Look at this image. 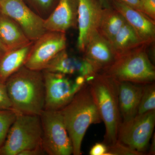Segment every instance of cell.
<instances>
[{
  "label": "cell",
  "mask_w": 155,
  "mask_h": 155,
  "mask_svg": "<svg viewBox=\"0 0 155 155\" xmlns=\"http://www.w3.org/2000/svg\"><path fill=\"white\" fill-rule=\"evenodd\" d=\"M12 109L17 113L40 115L44 110L45 87L42 71L23 66L6 81Z\"/></svg>",
  "instance_id": "obj_1"
},
{
  "label": "cell",
  "mask_w": 155,
  "mask_h": 155,
  "mask_svg": "<svg viewBox=\"0 0 155 155\" xmlns=\"http://www.w3.org/2000/svg\"><path fill=\"white\" fill-rule=\"evenodd\" d=\"M60 111L72 141L73 154L81 155L87 130L92 124L102 121L88 84H85Z\"/></svg>",
  "instance_id": "obj_2"
},
{
  "label": "cell",
  "mask_w": 155,
  "mask_h": 155,
  "mask_svg": "<svg viewBox=\"0 0 155 155\" xmlns=\"http://www.w3.org/2000/svg\"><path fill=\"white\" fill-rule=\"evenodd\" d=\"M104 123V143L107 145L117 141L119 125L122 122L116 81L102 73H98L87 81Z\"/></svg>",
  "instance_id": "obj_3"
},
{
  "label": "cell",
  "mask_w": 155,
  "mask_h": 155,
  "mask_svg": "<svg viewBox=\"0 0 155 155\" xmlns=\"http://www.w3.org/2000/svg\"><path fill=\"white\" fill-rule=\"evenodd\" d=\"M146 45L124 53L102 73L118 81L145 85L153 83L155 68L147 52Z\"/></svg>",
  "instance_id": "obj_4"
},
{
  "label": "cell",
  "mask_w": 155,
  "mask_h": 155,
  "mask_svg": "<svg viewBox=\"0 0 155 155\" xmlns=\"http://www.w3.org/2000/svg\"><path fill=\"white\" fill-rule=\"evenodd\" d=\"M42 135L39 115L17 113L5 140L0 148V155H19L25 150L41 147Z\"/></svg>",
  "instance_id": "obj_5"
},
{
  "label": "cell",
  "mask_w": 155,
  "mask_h": 155,
  "mask_svg": "<svg viewBox=\"0 0 155 155\" xmlns=\"http://www.w3.org/2000/svg\"><path fill=\"white\" fill-rule=\"evenodd\" d=\"M45 87L44 110H60L67 105L86 83V78L43 70Z\"/></svg>",
  "instance_id": "obj_6"
},
{
  "label": "cell",
  "mask_w": 155,
  "mask_h": 155,
  "mask_svg": "<svg viewBox=\"0 0 155 155\" xmlns=\"http://www.w3.org/2000/svg\"><path fill=\"white\" fill-rule=\"evenodd\" d=\"M42 135L41 147L49 155H70L73 154L71 139L60 110H44L39 115Z\"/></svg>",
  "instance_id": "obj_7"
},
{
  "label": "cell",
  "mask_w": 155,
  "mask_h": 155,
  "mask_svg": "<svg viewBox=\"0 0 155 155\" xmlns=\"http://www.w3.org/2000/svg\"><path fill=\"white\" fill-rule=\"evenodd\" d=\"M155 125V110L137 114L132 119L121 122L117 140L143 155L148 147Z\"/></svg>",
  "instance_id": "obj_8"
},
{
  "label": "cell",
  "mask_w": 155,
  "mask_h": 155,
  "mask_svg": "<svg viewBox=\"0 0 155 155\" xmlns=\"http://www.w3.org/2000/svg\"><path fill=\"white\" fill-rule=\"evenodd\" d=\"M0 11L16 22L31 41H35L47 31L45 19L28 8L24 0H2Z\"/></svg>",
  "instance_id": "obj_9"
},
{
  "label": "cell",
  "mask_w": 155,
  "mask_h": 155,
  "mask_svg": "<svg viewBox=\"0 0 155 155\" xmlns=\"http://www.w3.org/2000/svg\"><path fill=\"white\" fill-rule=\"evenodd\" d=\"M66 33L47 31L35 41L24 66L28 69L43 71L59 53L66 49Z\"/></svg>",
  "instance_id": "obj_10"
},
{
  "label": "cell",
  "mask_w": 155,
  "mask_h": 155,
  "mask_svg": "<svg viewBox=\"0 0 155 155\" xmlns=\"http://www.w3.org/2000/svg\"><path fill=\"white\" fill-rule=\"evenodd\" d=\"M78 1L77 47L83 53L90 39L97 31L104 8L99 0Z\"/></svg>",
  "instance_id": "obj_11"
},
{
  "label": "cell",
  "mask_w": 155,
  "mask_h": 155,
  "mask_svg": "<svg viewBox=\"0 0 155 155\" xmlns=\"http://www.w3.org/2000/svg\"><path fill=\"white\" fill-rule=\"evenodd\" d=\"M110 2L112 8L125 18L143 45L148 46L154 42L155 20L143 12L127 5L120 0H110Z\"/></svg>",
  "instance_id": "obj_12"
},
{
  "label": "cell",
  "mask_w": 155,
  "mask_h": 155,
  "mask_svg": "<svg viewBox=\"0 0 155 155\" xmlns=\"http://www.w3.org/2000/svg\"><path fill=\"white\" fill-rule=\"evenodd\" d=\"M83 53L84 58L93 66L98 73L109 68L117 57L111 43L98 31L90 39Z\"/></svg>",
  "instance_id": "obj_13"
},
{
  "label": "cell",
  "mask_w": 155,
  "mask_h": 155,
  "mask_svg": "<svg viewBox=\"0 0 155 155\" xmlns=\"http://www.w3.org/2000/svg\"><path fill=\"white\" fill-rule=\"evenodd\" d=\"M44 70L65 75H81L87 79L98 72L84 57L70 55L66 49L58 54Z\"/></svg>",
  "instance_id": "obj_14"
},
{
  "label": "cell",
  "mask_w": 155,
  "mask_h": 155,
  "mask_svg": "<svg viewBox=\"0 0 155 155\" xmlns=\"http://www.w3.org/2000/svg\"><path fill=\"white\" fill-rule=\"evenodd\" d=\"M78 0H58L54 8L45 19L47 31L66 33L77 27Z\"/></svg>",
  "instance_id": "obj_15"
},
{
  "label": "cell",
  "mask_w": 155,
  "mask_h": 155,
  "mask_svg": "<svg viewBox=\"0 0 155 155\" xmlns=\"http://www.w3.org/2000/svg\"><path fill=\"white\" fill-rule=\"evenodd\" d=\"M118 101L122 122L132 119L137 111L144 85L118 81Z\"/></svg>",
  "instance_id": "obj_16"
},
{
  "label": "cell",
  "mask_w": 155,
  "mask_h": 155,
  "mask_svg": "<svg viewBox=\"0 0 155 155\" xmlns=\"http://www.w3.org/2000/svg\"><path fill=\"white\" fill-rule=\"evenodd\" d=\"M34 41L18 48L8 51L0 58V82L5 83L11 75L25 65Z\"/></svg>",
  "instance_id": "obj_17"
},
{
  "label": "cell",
  "mask_w": 155,
  "mask_h": 155,
  "mask_svg": "<svg viewBox=\"0 0 155 155\" xmlns=\"http://www.w3.org/2000/svg\"><path fill=\"white\" fill-rule=\"evenodd\" d=\"M0 39L8 51L22 47L31 41L16 22L1 13Z\"/></svg>",
  "instance_id": "obj_18"
},
{
  "label": "cell",
  "mask_w": 155,
  "mask_h": 155,
  "mask_svg": "<svg viewBox=\"0 0 155 155\" xmlns=\"http://www.w3.org/2000/svg\"><path fill=\"white\" fill-rule=\"evenodd\" d=\"M126 22L123 16L114 8H104L97 31L110 42Z\"/></svg>",
  "instance_id": "obj_19"
},
{
  "label": "cell",
  "mask_w": 155,
  "mask_h": 155,
  "mask_svg": "<svg viewBox=\"0 0 155 155\" xmlns=\"http://www.w3.org/2000/svg\"><path fill=\"white\" fill-rule=\"evenodd\" d=\"M110 43L117 57L143 45L135 31L127 22Z\"/></svg>",
  "instance_id": "obj_20"
},
{
  "label": "cell",
  "mask_w": 155,
  "mask_h": 155,
  "mask_svg": "<svg viewBox=\"0 0 155 155\" xmlns=\"http://www.w3.org/2000/svg\"><path fill=\"white\" fill-rule=\"evenodd\" d=\"M155 110V85L151 83L145 84L137 114Z\"/></svg>",
  "instance_id": "obj_21"
},
{
  "label": "cell",
  "mask_w": 155,
  "mask_h": 155,
  "mask_svg": "<svg viewBox=\"0 0 155 155\" xmlns=\"http://www.w3.org/2000/svg\"><path fill=\"white\" fill-rule=\"evenodd\" d=\"M17 116L13 110H0V148L4 144Z\"/></svg>",
  "instance_id": "obj_22"
},
{
  "label": "cell",
  "mask_w": 155,
  "mask_h": 155,
  "mask_svg": "<svg viewBox=\"0 0 155 155\" xmlns=\"http://www.w3.org/2000/svg\"><path fill=\"white\" fill-rule=\"evenodd\" d=\"M39 15L46 18L56 7L58 0H26Z\"/></svg>",
  "instance_id": "obj_23"
},
{
  "label": "cell",
  "mask_w": 155,
  "mask_h": 155,
  "mask_svg": "<svg viewBox=\"0 0 155 155\" xmlns=\"http://www.w3.org/2000/svg\"><path fill=\"white\" fill-rule=\"evenodd\" d=\"M107 150L105 155H142L129 147L125 145L120 142L117 141L114 144L107 145Z\"/></svg>",
  "instance_id": "obj_24"
},
{
  "label": "cell",
  "mask_w": 155,
  "mask_h": 155,
  "mask_svg": "<svg viewBox=\"0 0 155 155\" xmlns=\"http://www.w3.org/2000/svg\"><path fill=\"white\" fill-rule=\"evenodd\" d=\"M0 110H13L7 93L5 84L1 82H0Z\"/></svg>",
  "instance_id": "obj_25"
},
{
  "label": "cell",
  "mask_w": 155,
  "mask_h": 155,
  "mask_svg": "<svg viewBox=\"0 0 155 155\" xmlns=\"http://www.w3.org/2000/svg\"><path fill=\"white\" fill-rule=\"evenodd\" d=\"M142 11L151 19H155V0H140Z\"/></svg>",
  "instance_id": "obj_26"
},
{
  "label": "cell",
  "mask_w": 155,
  "mask_h": 155,
  "mask_svg": "<svg viewBox=\"0 0 155 155\" xmlns=\"http://www.w3.org/2000/svg\"><path fill=\"white\" fill-rule=\"evenodd\" d=\"M107 150V146L104 143H97L91 149L90 155H105Z\"/></svg>",
  "instance_id": "obj_27"
},
{
  "label": "cell",
  "mask_w": 155,
  "mask_h": 155,
  "mask_svg": "<svg viewBox=\"0 0 155 155\" xmlns=\"http://www.w3.org/2000/svg\"><path fill=\"white\" fill-rule=\"evenodd\" d=\"M45 154L42 147H39L23 151L19 153V155H41Z\"/></svg>",
  "instance_id": "obj_28"
},
{
  "label": "cell",
  "mask_w": 155,
  "mask_h": 155,
  "mask_svg": "<svg viewBox=\"0 0 155 155\" xmlns=\"http://www.w3.org/2000/svg\"><path fill=\"white\" fill-rule=\"evenodd\" d=\"M120 1L126 4L127 5L142 12L140 0H120Z\"/></svg>",
  "instance_id": "obj_29"
},
{
  "label": "cell",
  "mask_w": 155,
  "mask_h": 155,
  "mask_svg": "<svg viewBox=\"0 0 155 155\" xmlns=\"http://www.w3.org/2000/svg\"><path fill=\"white\" fill-rule=\"evenodd\" d=\"M8 51V49L3 43L2 42L0 39V58L2 57L3 55L5 54Z\"/></svg>",
  "instance_id": "obj_30"
},
{
  "label": "cell",
  "mask_w": 155,
  "mask_h": 155,
  "mask_svg": "<svg viewBox=\"0 0 155 155\" xmlns=\"http://www.w3.org/2000/svg\"><path fill=\"white\" fill-rule=\"evenodd\" d=\"M99 1L103 8H112L111 6L110 0H99Z\"/></svg>",
  "instance_id": "obj_31"
},
{
  "label": "cell",
  "mask_w": 155,
  "mask_h": 155,
  "mask_svg": "<svg viewBox=\"0 0 155 155\" xmlns=\"http://www.w3.org/2000/svg\"><path fill=\"white\" fill-rule=\"evenodd\" d=\"M155 135L154 134V137H153L152 141L150 147L149 153V155H155Z\"/></svg>",
  "instance_id": "obj_32"
},
{
  "label": "cell",
  "mask_w": 155,
  "mask_h": 155,
  "mask_svg": "<svg viewBox=\"0 0 155 155\" xmlns=\"http://www.w3.org/2000/svg\"><path fill=\"white\" fill-rule=\"evenodd\" d=\"M1 1H2V0H0V2H1Z\"/></svg>",
  "instance_id": "obj_33"
},
{
  "label": "cell",
  "mask_w": 155,
  "mask_h": 155,
  "mask_svg": "<svg viewBox=\"0 0 155 155\" xmlns=\"http://www.w3.org/2000/svg\"><path fill=\"white\" fill-rule=\"evenodd\" d=\"M0 13H1V11H0Z\"/></svg>",
  "instance_id": "obj_34"
}]
</instances>
